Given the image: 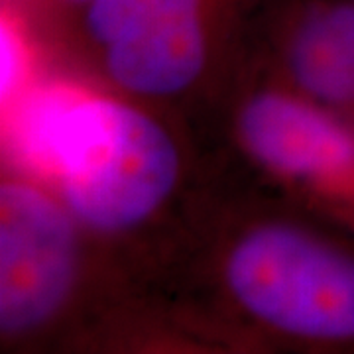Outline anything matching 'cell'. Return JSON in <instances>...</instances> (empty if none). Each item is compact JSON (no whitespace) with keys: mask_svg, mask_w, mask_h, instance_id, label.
Wrapping results in <instances>:
<instances>
[{"mask_svg":"<svg viewBox=\"0 0 354 354\" xmlns=\"http://www.w3.org/2000/svg\"><path fill=\"white\" fill-rule=\"evenodd\" d=\"M41 2L55 6V8H79L83 12L91 0H41Z\"/></svg>","mask_w":354,"mask_h":354,"instance_id":"52a82bcc","label":"cell"},{"mask_svg":"<svg viewBox=\"0 0 354 354\" xmlns=\"http://www.w3.org/2000/svg\"><path fill=\"white\" fill-rule=\"evenodd\" d=\"M38 51L28 30L24 6L2 0L0 16V101L8 109L26 88L39 79Z\"/></svg>","mask_w":354,"mask_h":354,"instance_id":"8992f818","label":"cell"},{"mask_svg":"<svg viewBox=\"0 0 354 354\" xmlns=\"http://www.w3.org/2000/svg\"><path fill=\"white\" fill-rule=\"evenodd\" d=\"M244 150L354 228V128L299 93L262 91L239 116Z\"/></svg>","mask_w":354,"mask_h":354,"instance_id":"277c9868","label":"cell"},{"mask_svg":"<svg viewBox=\"0 0 354 354\" xmlns=\"http://www.w3.org/2000/svg\"><path fill=\"white\" fill-rule=\"evenodd\" d=\"M81 227L64 201L16 171L0 187V333L41 329L67 304L77 279Z\"/></svg>","mask_w":354,"mask_h":354,"instance_id":"3957f363","label":"cell"},{"mask_svg":"<svg viewBox=\"0 0 354 354\" xmlns=\"http://www.w3.org/2000/svg\"><path fill=\"white\" fill-rule=\"evenodd\" d=\"M351 2H353V4H354V0H351Z\"/></svg>","mask_w":354,"mask_h":354,"instance_id":"ba28073f","label":"cell"},{"mask_svg":"<svg viewBox=\"0 0 354 354\" xmlns=\"http://www.w3.org/2000/svg\"><path fill=\"white\" fill-rule=\"evenodd\" d=\"M230 6L195 8L153 18L102 48L116 87L140 97L183 93L209 64L216 26Z\"/></svg>","mask_w":354,"mask_h":354,"instance_id":"5b68a950","label":"cell"},{"mask_svg":"<svg viewBox=\"0 0 354 354\" xmlns=\"http://www.w3.org/2000/svg\"><path fill=\"white\" fill-rule=\"evenodd\" d=\"M230 297L268 329L311 342H354V252L286 223H264L232 244Z\"/></svg>","mask_w":354,"mask_h":354,"instance_id":"7a4b0ae2","label":"cell"},{"mask_svg":"<svg viewBox=\"0 0 354 354\" xmlns=\"http://www.w3.org/2000/svg\"><path fill=\"white\" fill-rule=\"evenodd\" d=\"M2 124L16 171L50 187L95 232L142 225L181 176L176 140L153 116L73 79L39 77L2 111Z\"/></svg>","mask_w":354,"mask_h":354,"instance_id":"6da1fadb","label":"cell"}]
</instances>
